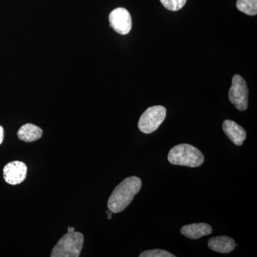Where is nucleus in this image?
<instances>
[{
    "label": "nucleus",
    "instance_id": "f257e3e1",
    "mask_svg": "<svg viewBox=\"0 0 257 257\" xmlns=\"http://www.w3.org/2000/svg\"><path fill=\"white\" fill-rule=\"evenodd\" d=\"M142 180L138 177H130L116 186L107 202L108 209L113 213L124 211L133 202L142 188Z\"/></svg>",
    "mask_w": 257,
    "mask_h": 257
},
{
    "label": "nucleus",
    "instance_id": "f03ea898",
    "mask_svg": "<svg viewBox=\"0 0 257 257\" xmlns=\"http://www.w3.org/2000/svg\"><path fill=\"white\" fill-rule=\"evenodd\" d=\"M168 160L172 165L198 167L204 163V155L195 147L181 144L174 147L169 152Z\"/></svg>",
    "mask_w": 257,
    "mask_h": 257
},
{
    "label": "nucleus",
    "instance_id": "7ed1b4c3",
    "mask_svg": "<svg viewBox=\"0 0 257 257\" xmlns=\"http://www.w3.org/2000/svg\"><path fill=\"white\" fill-rule=\"evenodd\" d=\"M84 244V235L77 231L64 234L56 243L50 256L52 257H78Z\"/></svg>",
    "mask_w": 257,
    "mask_h": 257
},
{
    "label": "nucleus",
    "instance_id": "20e7f679",
    "mask_svg": "<svg viewBox=\"0 0 257 257\" xmlns=\"http://www.w3.org/2000/svg\"><path fill=\"white\" fill-rule=\"evenodd\" d=\"M167 109L165 106L157 105L148 108L140 116L138 127L142 133L151 134L156 131L165 119Z\"/></svg>",
    "mask_w": 257,
    "mask_h": 257
},
{
    "label": "nucleus",
    "instance_id": "39448f33",
    "mask_svg": "<svg viewBox=\"0 0 257 257\" xmlns=\"http://www.w3.org/2000/svg\"><path fill=\"white\" fill-rule=\"evenodd\" d=\"M230 102L239 111L248 107V89L244 79L236 74L232 79V84L229 92Z\"/></svg>",
    "mask_w": 257,
    "mask_h": 257
},
{
    "label": "nucleus",
    "instance_id": "423d86ee",
    "mask_svg": "<svg viewBox=\"0 0 257 257\" xmlns=\"http://www.w3.org/2000/svg\"><path fill=\"white\" fill-rule=\"evenodd\" d=\"M110 26L115 32L121 35L130 33L133 22L132 17L128 10L124 8H116L109 15Z\"/></svg>",
    "mask_w": 257,
    "mask_h": 257
},
{
    "label": "nucleus",
    "instance_id": "0eeeda50",
    "mask_svg": "<svg viewBox=\"0 0 257 257\" xmlns=\"http://www.w3.org/2000/svg\"><path fill=\"white\" fill-rule=\"evenodd\" d=\"M28 167L19 161L10 162L3 169V177L7 183L11 185L21 184L26 179Z\"/></svg>",
    "mask_w": 257,
    "mask_h": 257
},
{
    "label": "nucleus",
    "instance_id": "6e6552de",
    "mask_svg": "<svg viewBox=\"0 0 257 257\" xmlns=\"http://www.w3.org/2000/svg\"><path fill=\"white\" fill-rule=\"evenodd\" d=\"M225 135L236 146H241L246 140V133L242 126L231 120H225L222 124Z\"/></svg>",
    "mask_w": 257,
    "mask_h": 257
},
{
    "label": "nucleus",
    "instance_id": "1a4fd4ad",
    "mask_svg": "<svg viewBox=\"0 0 257 257\" xmlns=\"http://www.w3.org/2000/svg\"><path fill=\"white\" fill-rule=\"evenodd\" d=\"M212 232V228L210 225L206 223H198L185 225L181 229V233L189 239H197L207 236Z\"/></svg>",
    "mask_w": 257,
    "mask_h": 257
},
{
    "label": "nucleus",
    "instance_id": "9d476101",
    "mask_svg": "<svg viewBox=\"0 0 257 257\" xmlns=\"http://www.w3.org/2000/svg\"><path fill=\"white\" fill-rule=\"evenodd\" d=\"M236 246L234 240L226 236H216L208 241V246L211 250L222 253L231 252Z\"/></svg>",
    "mask_w": 257,
    "mask_h": 257
},
{
    "label": "nucleus",
    "instance_id": "9b49d317",
    "mask_svg": "<svg viewBox=\"0 0 257 257\" xmlns=\"http://www.w3.org/2000/svg\"><path fill=\"white\" fill-rule=\"evenodd\" d=\"M42 128L36 125L26 124L20 127L18 133V138L25 143H33L42 137Z\"/></svg>",
    "mask_w": 257,
    "mask_h": 257
},
{
    "label": "nucleus",
    "instance_id": "f8f14e48",
    "mask_svg": "<svg viewBox=\"0 0 257 257\" xmlns=\"http://www.w3.org/2000/svg\"><path fill=\"white\" fill-rule=\"evenodd\" d=\"M236 8L244 14L253 16L257 14V0H237Z\"/></svg>",
    "mask_w": 257,
    "mask_h": 257
},
{
    "label": "nucleus",
    "instance_id": "ddd939ff",
    "mask_svg": "<svg viewBox=\"0 0 257 257\" xmlns=\"http://www.w3.org/2000/svg\"><path fill=\"white\" fill-rule=\"evenodd\" d=\"M160 2L166 9L176 12L183 8L187 0H160Z\"/></svg>",
    "mask_w": 257,
    "mask_h": 257
},
{
    "label": "nucleus",
    "instance_id": "4468645a",
    "mask_svg": "<svg viewBox=\"0 0 257 257\" xmlns=\"http://www.w3.org/2000/svg\"><path fill=\"white\" fill-rule=\"evenodd\" d=\"M140 257H175V256L166 250L153 249L144 251L140 254Z\"/></svg>",
    "mask_w": 257,
    "mask_h": 257
},
{
    "label": "nucleus",
    "instance_id": "2eb2a0df",
    "mask_svg": "<svg viewBox=\"0 0 257 257\" xmlns=\"http://www.w3.org/2000/svg\"><path fill=\"white\" fill-rule=\"evenodd\" d=\"M3 140H4V128L0 126V145L3 143Z\"/></svg>",
    "mask_w": 257,
    "mask_h": 257
},
{
    "label": "nucleus",
    "instance_id": "dca6fc26",
    "mask_svg": "<svg viewBox=\"0 0 257 257\" xmlns=\"http://www.w3.org/2000/svg\"><path fill=\"white\" fill-rule=\"evenodd\" d=\"M112 211L111 210H109V209H108L107 211H106V214H107L108 215V219H111V214H112Z\"/></svg>",
    "mask_w": 257,
    "mask_h": 257
},
{
    "label": "nucleus",
    "instance_id": "f3484780",
    "mask_svg": "<svg viewBox=\"0 0 257 257\" xmlns=\"http://www.w3.org/2000/svg\"><path fill=\"white\" fill-rule=\"evenodd\" d=\"M67 231H68V232H72V231H74V228L73 226H69V227L67 228Z\"/></svg>",
    "mask_w": 257,
    "mask_h": 257
}]
</instances>
